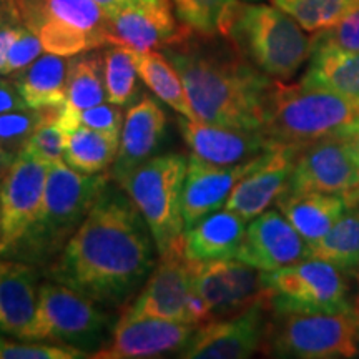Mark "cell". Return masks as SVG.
Returning a JSON list of instances; mask_svg holds the SVG:
<instances>
[{
	"instance_id": "cell-1",
	"label": "cell",
	"mask_w": 359,
	"mask_h": 359,
	"mask_svg": "<svg viewBox=\"0 0 359 359\" xmlns=\"http://www.w3.org/2000/svg\"><path fill=\"white\" fill-rule=\"evenodd\" d=\"M154 246L140 210L110 182L48 276L102 306H122L154 271Z\"/></svg>"
},
{
	"instance_id": "cell-2",
	"label": "cell",
	"mask_w": 359,
	"mask_h": 359,
	"mask_svg": "<svg viewBox=\"0 0 359 359\" xmlns=\"http://www.w3.org/2000/svg\"><path fill=\"white\" fill-rule=\"evenodd\" d=\"M188 34L165 47L182 79L196 120L241 130H262L263 109L275 79L215 37Z\"/></svg>"
},
{
	"instance_id": "cell-3",
	"label": "cell",
	"mask_w": 359,
	"mask_h": 359,
	"mask_svg": "<svg viewBox=\"0 0 359 359\" xmlns=\"http://www.w3.org/2000/svg\"><path fill=\"white\" fill-rule=\"evenodd\" d=\"M359 130V102L302 82L275 80L263 109L262 132L275 147L302 148Z\"/></svg>"
},
{
	"instance_id": "cell-4",
	"label": "cell",
	"mask_w": 359,
	"mask_h": 359,
	"mask_svg": "<svg viewBox=\"0 0 359 359\" xmlns=\"http://www.w3.org/2000/svg\"><path fill=\"white\" fill-rule=\"evenodd\" d=\"M231 47L268 77L291 80L311 53V39L278 7L238 2L222 27Z\"/></svg>"
},
{
	"instance_id": "cell-5",
	"label": "cell",
	"mask_w": 359,
	"mask_h": 359,
	"mask_svg": "<svg viewBox=\"0 0 359 359\" xmlns=\"http://www.w3.org/2000/svg\"><path fill=\"white\" fill-rule=\"evenodd\" d=\"M110 182V172L82 173L65 161L48 165L39 215L13 255L47 262L60 253Z\"/></svg>"
},
{
	"instance_id": "cell-6",
	"label": "cell",
	"mask_w": 359,
	"mask_h": 359,
	"mask_svg": "<svg viewBox=\"0 0 359 359\" xmlns=\"http://www.w3.org/2000/svg\"><path fill=\"white\" fill-rule=\"evenodd\" d=\"M262 349L268 356L348 359L359 356V306L341 313L269 311Z\"/></svg>"
},
{
	"instance_id": "cell-7",
	"label": "cell",
	"mask_w": 359,
	"mask_h": 359,
	"mask_svg": "<svg viewBox=\"0 0 359 359\" xmlns=\"http://www.w3.org/2000/svg\"><path fill=\"white\" fill-rule=\"evenodd\" d=\"M187 168L188 160L183 155H158L143 161L118 182L145 218L158 253L185 235L182 198Z\"/></svg>"
},
{
	"instance_id": "cell-8",
	"label": "cell",
	"mask_w": 359,
	"mask_h": 359,
	"mask_svg": "<svg viewBox=\"0 0 359 359\" xmlns=\"http://www.w3.org/2000/svg\"><path fill=\"white\" fill-rule=\"evenodd\" d=\"M264 280L269 311L341 313L358 308L346 273L323 259L306 258L266 271Z\"/></svg>"
},
{
	"instance_id": "cell-9",
	"label": "cell",
	"mask_w": 359,
	"mask_h": 359,
	"mask_svg": "<svg viewBox=\"0 0 359 359\" xmlns=\"http://www.w3.org/2000/svg\"><path fill=\"white\" fill-rule=\"evenodd\" d=\"M107 316L97 303L62 283H43L39 290L37 311L24 338L92 349L98 344Z\"/></svg>"
},
{
	"instance_id": "cell-10",
	"label": "cell",
	"mask_w": 359,
	"mask_h": 359,
	"mask_svg": "<svg viewBox=\"0 0 359 359\" xmlns=\"http://www.w3.org/2000/svg\"><path fill=\"white\" fill-rule=\"evenodd\" d=\"M288 191L330 193L359 205V140L356 133L334 135L296 150Z\"/></svg>"
},
{
	"instance_id": "cell-11",
	"label": "cell",
	"mask_w": 359,
	"mask_h": 359,
	"mask_svg": "<svg viewBox=\"0 0 359 359\" xmlns=\"http://www.w3.org/2000/svg\"><path fill=\"white\" fill-rule=\"evenodd\" d=\"M193 288L213 320L235 316L258 303H268L264 273L240 259L193 262Z\"/></svg>"
},
{
	"instance_id": "cell-12",
	"label": "cell",
	"mask_w": 359,
	"mask_h": 359,
	"mask_svg": "<svg viewBox=\"0 0 359 359\" xmlns=\"http://www.w3.org/2000/svg\"><path fill=\"white\" fill-rule=\"evenodd\" d=\"M48 163L20 151L0 182L2 236L0 255L15 253L37 218L47 183Z\"/></svg>"
},
{
	"instance_id": "cell-13",
	"label": "cell",
	"mask_w": 359,
	"mask_h": 359,
	"mask_svg": "<svg viewBox=\"0 0 359 359\" xmlns=\"http://www.w3.org/2000/svg\"><path fill=\"white\" fill-rule=\"evenodd\" d=\"M193 294V263L187 257L185 235L173 241L151 271L137 299L125 314L154 316L161 320L187 323L188 303Z\"/></svg>"
},
{
	"instance_id": "cell-14",
	"label": "cell",
	"mask_w": 359,
	"mask_h": 359,
	"mask_svg": "<svg viewBox=\"0 0 359 359\" xmlns=\"http://www.w3.org/2000/svg\"><path fill=\"white\" fill-rule=\"evenodd\" d=\"M268 303H258L235 316L198 326L180 353L183 359H245L263 346L268 325Z\"/></svg>"
},
{
	"instance_id": "cell-15",
	"label": "cell",
	"mask_w": 359,
	"mask_h": 359,
	"mask_svg": "<svg viewBox=\"0 0 359 359\" xmlns=\"http://www.w3.org/2000/svg\"><path fill=\"white\" fill-rule=\"evenodd\" d=\"M196 326L154 316L122 314L111 338L90 354L92 359H145L182 353Z\"/></svg>"
},
{
	"instance_id": "cell-16",
	"label": "cell",
	"mask_w": 359,
	"mask_h": 359,
	"mask_svg": "<svg viewBox=\"0 0 359 359\" xmlns=\"http://www.w3.org/2000/svg\"><path fill=\"white\" fill-rule=\"evenodd\" d=\"M306 258H311L306 240L278 210H266L251 219L236 255V259L262 271H276Z\"/></svg>"
},
{
	"instance_id": "cell-17",
	"label": "cell",
	"mask_w": 359,
	"mask_h": 359,
	"mask_svg": "<svg viewBox=\"0 0 359 359\" xmlns=\"http://www.w3.org/2000/svg\"><path fill=\"white\" fill-rule=\"evenodd\" d=\"M180 130L191 155L218 167H236L280 148L273 145L262 130L222 127L188 118L180 122Z\"/></svg>"
},
{
	"instance_id": "cell-18",
	"label": "cell",
	"mask_w": 359,
	"mask_h": 359,
	"mask_svg": "<svg viewBox=\"0 0 359 359\" xmlns=\"http://www.w3.org/2000/svg\"><path fill=\"white\" fill-rule=\"evenodd\" d=\"M273 151V150H271ZM269 154V151H268ZM268 154L258 158L236 165V167H218L206 163L198 156L191 155L188 160L185 187H183L182 215L185 222V231L201 218L218 212L226 203L233 188L241 178L259 167Z\"/></svg>"
},
{
	"instance_id": "cell-19",
	"label": "cell",
	"mask_w": 359,
	"mask_h": 359,
	"mask_svg": "<svg viewBox=\"0 0 359 359\" xmlns=\"http://www.w3.org/2000/svg\"><path fill=\"white\" fill-rule=\"evenodd\" d=\"M294 148L280 147L269 151L263 163L243 177L228 196L226 210L251 222L276 203L290 190L294 167Z\"/></svg>"
},
{
	"instance_id": "cell-20",
	"label": "cell",
	"mask_w": 359,
	"mask_h": 359,
	"mask_svg": "<svg viewBox=\"0 0 359 359\" xmlns=\"http://www.w3.org/2000/svg\"><path fill=\"white\" fill-rule=\"evenodd\" d=\"M165 130L167 115L154 98L145 95L130 107L120 135L118 155L110 170L111 180L118 183L133 168L151 158L163 143Z\"/></svg>"
},
{
	"instance_id": "cell-21",
	"label": "cell",
	"mask_w": 359,
	"mask_h": 359,
	"mask_svg": "<svg viewBox=\"0 0 359 359\" xmlns=\"http://www.w3.org/2000/svg\"><path fill=\"white\" fill-rule=\"evenodd\" d=\"M109 45L148 52L158 47H168L185 39L191 30L178 29L170 6L151 8H125L109 15Z\"/></svg>"
},
{
	"instance_id": "cell-22",
	"label": "cell",
	"mask_w": 359,
	"mask_h": 359,
	"mask_svg": "<svg viewBox=\"0 0 359 359\" xmlns=\"http://www.w3.org/2000/svg\"><path fill=\"white\" fill-rule=\"evenodd\" d=\"M39 290L34 266L0 259V333L24 338L37 311Z\"/></svg>"
},
{
	"instance_id": "cell-23",
	"label": "cell",
	"mask_w": 359,
	"mask_h": 359,
	"mask_svg": "<svg viewBox=\"0 0 359 359\" xmlns=\"http://www.w3.org/2000/svg\"><path fill=\"white\" fill-rule=\"evenodd\" d=\"M246 235V219L222 210L201 218L185 231L187 257L193 262L236 258Z\"/></svg>"
},
{
	"instance_id": "cell-24",
	"label": "cell",
	"mask_w": 359,
	"mask_h": 359,
	"mask_svg": "<svg viewBox=\"0 0 359 359\" xmlns=\"http://www.w3.org/2000/svg\"><path fill=\"white\" fill-rule=\"evenodd\" d=\"M276 206L309 246L321 240L351 208L343 196L314 191H286Z\"/></svg>"
},
{
	"instance_id": "cell-25",
	"label": "cell",
	"mask_w": 359,
	"mask_h": 359,
	"mask_svg": "<svg viewBox=\"0 0 359 359\" xmlns=\"http://www.w3.org/2000/svg\"><path fill=\"white\" fill-rule=\"evenodd\" d=\"M67 75L69 62L47 53L13 74V83L29 109L53 110L67 102Z\"/></svg>"
},
{
	"instance_id": "cell-26",
	"label": "cell",
	"mask_w": 359,
	"mask_h": 359,
	"mask_svg": "<svg viewBox=\"0 0 359 359\" xmlns=\"http://www.w3.org/2000/svg\"><path fill=\"white\" fill-rule=\"evenodd\" d=\"M299 82L321 87L359 102V52L330 48L311 50L308 67Z\"/></svg>"
},
{
	"instance_id": "cell-27",
	"label": "cell",
	"mask_w": 359,
	"mask_h": 359,
	"mask_svg": "<svg viewBox=\"0 0 359 359\" xmlns=\"http://www.w3.org/2000/svg\"><path fill=\"white\" fill-rule=\"evenodd\" d=\"M309 250L311 258L334 264L359 285V205L348 208Z\"/></svg>"
},
{
	"instance_id": "cell-28",
	"label": "cell",
	"mask_w": 359,
	"mask_h": 359,
	"mask_svg": "<svg viewBox=\"0 0 359 359\" xmlns=\"http://www.w3.org/2000/svg\"><path fill=\"white\" fill-rule=\"evenodd\" d=\"M132 53L138 75H140V79L145 82L147 87L161 102L172 107L177 114L183 115L188 120H196L190 107V102L187 98L182 79H180L178 72L175 70L172 62L167 60V55L154 50H132Z\"/></svg>"
},
{
	"instance_id": "cell-29",
	"label": "cell",
	"mask_w": 359,
	"mask_h": 359,
	"mask_svg": "<svg viewBox=\"0 0 359 359\" xmlns=\"http://www.w3.org/2000/svg\"><path fill=\"white\" fill-rule=\"evenodd\" d=\"M118 135L79 127L67 135L64 161L77 172L102 173L111 168L118 155Z\"/></svg>"
},
{
	"instance_id": "cell-30",
	"label": "cell",
	"mask_w": 359,
	"mask_h": 359,
	"mask_svg": "<svg viewBox=\"0 0 359 359\" xmlns=\"http://www.w3.org/2000/svg\"><path fill=\"white\" fill-rule=\"evenodd\" d=\"M105 74L103 60L95 53H80L69 62L67 75V102L74 110H85L105 100Z\"/></svg>"
},
{
	"instance_id": "cell-31",
	"label": "cell",
	"mask_w": 359,
	"mask_h": 359,
	"mask_svg": "<svg viewBox=\"0 0 359 359\" xmlns=\"http://www.w3.org/2000/svg\"><path fill=\"white\" fill-rule=\"evenodd\" d=\"M273 6L288 13L309 34L330 29L356 7L359 0H271Z\"/></svg>"
},
{
	"instance_id": "cell-32",
	"label": "cell",
	"mask_w": 359,
	"mask_h": 359,
	"mask_svg": "<svg viewBox=\"0 0 359 359\" xmlns=\"http://www.w3.org/2000/svg\"><path fill=\"white\" fill-rule=\"evenodd\" d=\"M34 34L42 42L43 50L60 57H75L105 45L97 35L53 17H45Z\"/></svg>"
},
{
	"instance_id": "cell-33",
	"label": "cell",
	"mask_w": 359,
	"mask_h": 359,
	"mask_svg": "<svg viewBox=\"0 0 359 359\" xmlns=\"http://www.w3.org/2000/svg\"><path fill=\"white\" fill-rule=\"evenodd\" d=\"M107 100L114 105L123 107L132 102L137 93V67L130 48L111 45L103 57Z\"/></svg>"
},
{
	"instance_id": "cell-34",
	"label": "cell",
	"mask_w": 359,
	"mask_h": 359,
	"mask_svg": "<svg viewBox=\"0 0 359 359\" xmlns=\"http://www.w3.org/2000/svg\"><path fill=\"white\" fill-rule=\"evenodd\" d=\"M178 19L191 32L217 37L238 0H173Z\"/></svg>"
},
{
	"instance_id": "cell-35",
	"label": "cell",
	"mask_w": 359,
	"mask_h": 359,
	"mask_svg": "<svg viewBox=\"0 0 359 359\" xmlns=\"http://www.w3.org/2000/svg\"><path fill=\"white\" fill-rule=\"evenodd\" d=\"M58 109L53 110H13L0 115V147L8 154L19 155L40 125L55 120Z\"/></svg>"
},
{
	"instance_id": "cell-36",
	"label": "cell",
	"mask_w": 359,
	"mask_h": 359,
	"mask_svg": "<svg viewBox=\"0 0 359 359\" xmlns=\"http://www.w3.org/2000/svg\"><path fill=\"white\" fill-rule=\"evenodd\" d=\"M87 351L70 344H43L42 341H12L0 333V359H79Z\"/></svg>"
},
{
	"instance_id": "cell-37",
	"label": "cell",
	"mask_w": 359,
	"mask_h": 359,
	"mask_svg": "<svg viewBox=\"0 0 359 359\" xmlns=\"http://www.w3.org/2000/svg\"><path fill=\"white\" fill-rule=\"evenodd\" d=\"M330 48L341 52H359V4L330 29L311 37V50Z\"/></svg>"
},
{
	"instance_id": "cell-38",
	"label": "cell",
	"mask_w": 359,
	"mask_h": 359,
	"mask_svg": "<svg viewBox=\"0 0 359 359\" xmlns=\"http://www.w3.org/2000/svg\"><path fill=\"white\" fill-rule=\"evenodd\" d=\"M65 148L67 133L58 127L55 120H48V122L40 125L22 151H27L29 155L50 165L55 161H64Z\"/></svg>"
},
{
	"instance_id": "cell-39",
	"label": "cell",
	"mask_w": 359,
	"mask_h": 359,
	"mask_svg": "<svg viewBox=\"0 0 359 359\" xmlns=\"http://www.w3.org/2000/svg\"><path fill=\"white\" fill-rule=\"evenodd\" d=\"M42 50L43 45L37 35L30 32L25 27H22L17 39L8 47L0 75H13L17 72L24 70L25 67H29L32 62L37 60Z\"/></svg>"
},
{
	"instance_id": "cell-40",
	"label": "cell",
	"mask_w": 359,
	"mask_h": 359,
	"mask_svg": "<svg viewBox=\"0 0 359 359\" xmlns=\"http://www.w3.org/2000/svg\"><path fill=\"white\" fill-rule=\"evenodd\" d=\"M75 125L100 130L111 135H122L123 115L118 105L114 103H98L85 110H75Z\"/></svg>"
},
{
	"instance_id": "cell-41",
	"label": "cell",
	"mask_w": 359,
	"mask_h": 359,
	"mask_svg": "<svg viewBox=\"0 0 359 359\" xmlns=\"http://www.w3.org/2000/svg\"><path fill=\"white\" fill-rule=\"evenodd\" d=\"M24 109H29V107L25 105L24 98H22L19 90H17L15 83L0 77V115L7 114V111Z\"/></svg>"
},
{
	"instance_id": "cell-42",
	"label": "cell",
	"mask_w": 359,
	"mask_h": 359,
	"mask_svg": "<svg viewBox=\"0 0 359 359\" xmlns=\"http://www.w3.org/2000/svg\"><path fill=\"white\" fill-rule=\"evenodd\" d=\"M98 6L103 7L107 13H116L125 8H151V7H167L168 0H95Z\"/></svg>"
},
{
	"instance_id": "cell-43",
	"label": "cell",
	"mask_w": 359,
	"mask_h": 359,
	"mask_svg": "<svg viewBox=\"0 0 359 359\" xmlns=\"http://www.w3.org/2000/svg\"><path fill=\"white\" fill-rule=\"evenodd\" d=\"M20 29L22 25H17V24H6L0 27V70H2L4 62H6L8 47H11L13 40L17 39Z\"/></svg>"
},
{
	"instance_id": "cell-44",
	"label": "cell",
	"mask_w": 359,
	"mask_h": 359,
	"mask_svg": "<svg viewBox=\"0 0 359 359\" xmlns=\"http://www.w3.org/2000/svg\"><path fill=\"white\" fill-rule=\"evenodd\" d=\"M13 160H15V155L8 154L7 150H4V148L0 147V182L6 177V173L8 172V168H11Z\"/></svg>"
},
{
	"instance_id": "cell-45",
	"label": "cell",
	"mask_w": 359,
	"mask_h": 359,
	"mask_svg": "<svg viewBox=\"0 0 359 359\" xmlns=\"http://www.w3.org/2000/svg\"><path fill=\"white\" fill-rule=\"evenodd\" d=\"M6 24H13L11 0H0V27Z\"/></svg>"
},
{
	"instance_id": "cell-46",
	"label": "cell",
	"mask_w": 359,
	"mask_h": 359,
	"mask_svg": "<svg viewBox=\"0 0 359 359\" xmlns=\"http://www.w3.org/2000/svg\"><path fill=\"white\" fill-rule=\"evenodd\" d=\"M0 236H2V205H0Z\"/></svg>"
},
{
	"instance_id": "cell-47",
	"label": "cell",
	"mask_w": 359,
	"mask_h": 359,
	"mask_svg": "<svg viewBox=\"0 0 359 359\" xmlns=\"http://www.w3.org/2000/svg\"><path fill=\"white\" fill-rule=\"evenodd\" d=\"M358 140H359V130H358Z\"/></svg>"
},
{
	"instance_id": "cell-48",
	"label": "cell",
	"mask_w": 359,
	"mask_h": 359,
	"mask_svg": "<svg viewBox=\"0 0 359 359\" xmlns=\"http://www.w3.org/2000/svg\"><path fill=\"white\" fill-rule=\"evenodd\" d=\"M358 306H359V299H358Z\"/></svg>"
}]
</instances>
